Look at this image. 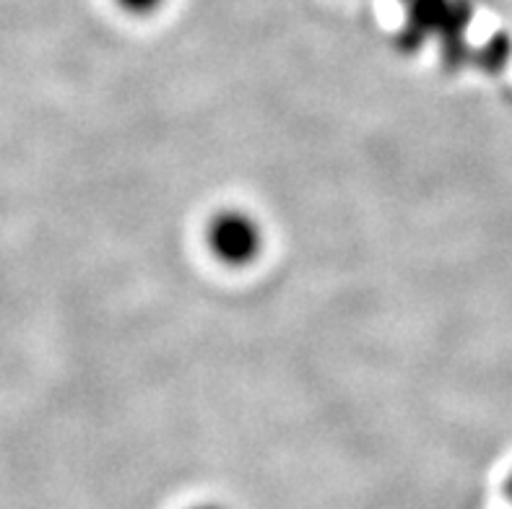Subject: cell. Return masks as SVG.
<instances>
[{
    "label": "cell",
    "mask_w": 512,
    "mask_h": 509,
    "mask_svg": "<svg viewBox=\"0 0 512 509\" xmlns=\"http://www.w3.org/2000/svg\"><path fill=\"white\" fill-rule=\"evenodd\" d=\"M208 245L216 252V258L227 265H247L258 258L263 234L253 216L242 211H224L208 226Z\"/></svg>",
    "instance_id": "cell-1"
},
{
    "label": "cell",
    "mask_w": 512,
    "mask_h": 509,
    "mask_svg": "<svg viewBox=\"0 0 512 509\" xmlns=\"http://www.w3.org/2000/svg\"><path fill=\"white\" fill-rule=\"evenodd\" d=\"M117 3H120L125 11L141 13V16H146V13H154L156 8L164 6V0H117Z\"/></svg>",
    "instance_id": "cell-2"
}]
</instances>
